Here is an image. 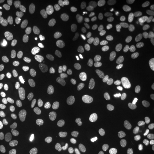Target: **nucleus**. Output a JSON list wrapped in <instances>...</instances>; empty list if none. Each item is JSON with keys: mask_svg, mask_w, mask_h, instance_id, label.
I'll return each instance as SVG.
<instances>
[{"mask_svg": "<svg viewBox=\"0 0 154 154\" xmlns=\"http://www.w3.org/2000/svg\"><path fill=\"white\" fill-rule=\"evenodd\" d=\"M140 40V25L132 14L128 13L121 17L116 28V45L125 55H130L137 49Z\"/></svg>", "mask_w": 154, "mask_h": 154, "instance_id": "obj_1", "label": "nucleus"}, {"mask_svg": "<svg viewBox=\"0 0 154 154\" xmlns=\"http://www.w3.org/2000/svg\"><path fill=\"white\" fill-rule=\"evenodd\" d=\"M20 147L25 154H51L53 145L49 136L34 126H24L17 132Z\"/></svg>", "mask_w": 154, "mask_h": 154, "instance_id": "obj_2", "label": "nucleus"}, {"mask_svg": "<svg viewBox=\"0 0 154 154\" xmlns=\"http://www.w3.org/2000/svg\"><path fill=\"white\" fill-rule=\"evenodd\" d=\"M112 94L110 80L100 78L89 87L82 100V107L87 113H98L105 107Z\"/></svg>", "mask_w": 154, "mask_h": 154, "instance_id": "obj_3", "label": "nucleus"}, {"mask_svg": "<svg viewBox=\"0 0 154 154\" xmlns=\"http://www.w3.org/2000/svg\"><path fill=\"white\" fill-rule=\"evenodd\" d=\"M54 15L64 33L78 30L80 23L83 21L82 8L77 2H63L58 5L55 8Z\"/></svg>", "mask_w": 154, "mask_h": 154, "instance_id": "obj_4", "label": "nucleus"}, {"mask_svg": "<svg viewBox=\"0 0 154 154\" xmlns=\"http://www.w3.org/2000/svg\"><path fill=\"white\" fill-rule=\"evenodd\" d=\"M29 83L34 93L41 98H47L53 91V75L45 64H37L30 72Z\"/></svg>", "mask_w": 154, "mask_h": 154, "instance_id": "obj_5", "label": "nucleus"}, {"mask_svg": "<svg viewBox=\"0 0 154 154\" xmlns=\"http://www.w3.org/2000/svg\"><path fill=\"white\" fill-rule=\"evenodd\" d=\"M131 122L139 136L154 137V113L146 105L138 103L132 107Z\"/></svg>", "mask_w": 154, "mask_h": 154, "instance_id": "obj_6", "label": "nucleus"}, {"mask_svg": "<svg viewBox=\"0 0 154 154\" xmlns=\"http://www.w3.org/2000/svg\"><path fill=\"white\" fill-rule=\"evenodd\" d=\"M64 61L67 65L74 70H87L93 64L95 60V54L87 46H67L64 50Z\"/></svg>", "mask_w": 154, "mask_h": 154, "instance_id": "obj_7", "label": "nucleus"}, {"mask_svg": "<svg viewBox=\"0 0 154 154\" xmlns=\"http://www.w3.org/2000/svg\"><path fill=\"white\" fill-rule=\"evenodd\" d=\"M100 127L106 137L119 136L126 127V113L120 107H112L103 116Z\"/></svg>", "mask_w": 154, "mask_h": 154, "instance_id": "obj_8", "label": "nucleus"}, {"mask_svg": "<svg viewBox=\"0 0 154 154\" xmlns=\"http://www.w3.org/2000/svg\"><path fill=\"white\" fill-rule=\"evenodd\" d=\"M31 90L32 89L29 80L23 77H18L15 79L11 88L7 90L5 97L14 105H25L31 98Z\"/></svg>", "mask_w": 154, "mask_h": 154, "instance_id": "obj_9", "label": "nucleus"}, {"mask_svg": "<svg viewBox=\"0 0 154 154\" xmlns=\"http://www.w3.org/2000/svg\"><path fill=\"white\" fill-rule=\"evenodd\" d=\"M78 33H79V37L81 38V40L86 44L88 48H90V49L91 48H96V49L102 48V46H103V32L93 22L83 20L78 28Z\"/></svg>", "mask_w": 154, "mask_h": 154, "instance_id": "obj_10", "label": "nucleus"}, {"mask_svg": "<svg viewBox=\"0 0 154 154\" xmlns=\"http://www.w3.org/2000/svg\"><path fill=\"white\" fill-rule=\"evenodd\" d=\"M11 26L24 40L34 41L40 37V26L34 20L26 16H18L13 20Z\"/></svg>", "mask_w": 154, "mask_h": 154, "instance_id": "obj_11", "label": "nucleus"}, {"mask_svg": "<svg viewBox=\"0 0 154 154\" xmlns=\"http://www.w3.org/2000/svg\"><path fill=\"white\" fill-rule=\"evenodd\" d=\"M83 77L80 71L74 69H66L63 72L61 79L62 91L65 94L67 97H74L80 93L82 88Z\"/></svg>", "mask_w": 154, "mask_h": 154, "instance_id": "obj_12", "label": "nucleus"}, {"mask_svg": "<svg viewBox=\"0 0 154 154\" xmlns=\"http://www.w3.org/2000/svg\"><path fill=\"white\" fill-rule=\"evenodd\" d=\"M50 2L48 0H31L29 1V8L33 18L39 23H45L49 15Z\"/></svg>", "mask_w": 154, "mask_h": 154, "instance_id": "obj_13", "label": "nucleus"}, {"mask_svg": "<svg viewBox=\"0 0 154 154\" xmlns=\"http://www.w3.org/2000/svg\"><path fill=\"white\" fill-rule=\"evenodd\" d=\"M15 74L9 67H4L0 70V95H5L15 81Z\"/></svg>", "mask_w": 154, "mask_h": 154, "instance_id": "obj_14", "label": "nucleus"}, {"mask_svg": "<svg viewBox=\"0 0 154 154\" xmlns=\"http://www.w3.org/2000/svg\"><path fill=\"white\" fill-rule=\"evenodd\" d=\"M90 154H114V146L107 138H98L94 143Z\"/></svg>", "mask_w": 154, "mask_h": 154, "instance_id": "obj_15", "label": "nucleus"}, {"mask_svg": "<svg viewBox=\"0 0 154 154\" xmlns=\"http://www.w3.org/2000/svg\"><path fill=\"white\" fill-rule=\"evenodd\" d=\"M18 5L17 0H0V13H5L14 9Z\"/></svg>", "mask_w": 154, "mask_h": 154, "instance_id": "obj_16", "label": "nucleus"}, {"mask_svg": "<svg viewBox=\"0 0 154 154\" xmlns=\"http://www.w3.org/2000/svg\"><path fill=\"white\" fill-rule=\"evenodd\" d=\"M8 56H9V49L6 46L0 45V70L5 67L6 62L8 60Z\"/></svg>", "mask_w": 154, "mask_h": 154, "instance_id": "obj_17", "label": "nucleus"}, {"mask_svg": "<svg viewBox=\"0 0 154 154\" xmlns=\"http://www.w3.org/2000/svg\"><path fill=\"white\" fill-rule=\"evenodd\" d=\"M0 34H1V35H7V29L4 28V26L0 28Z\"/></svg>", "mask_w": 154, "mask_h": 154, "instance_id": "obj_18", "label": "nucleus"}, {"mask_svg": "<svg viewBox=\"0 0 154 154\" xmlns=\"http://www.w3.org/2000/svg\"><path fill=\"white\" fill-rule=\"evenodd\" d=\"M139 154H149V152L147 151V149H143V151H142Z\"/></svg>", "mask_w": 154, "mask_h": 154, "instance_id": "obj_19", "label": "nucleus"}]
</instances>
